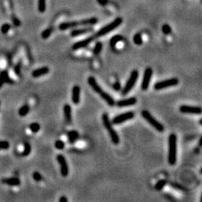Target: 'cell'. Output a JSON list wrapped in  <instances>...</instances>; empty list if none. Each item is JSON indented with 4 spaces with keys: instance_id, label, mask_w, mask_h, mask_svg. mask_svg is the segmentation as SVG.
Masks as SVG:
<instances>
[{
    "instance_id": "cell-1",
    "label": "cell",
    "mask_w": 202,
    "mask_h": 202,
    "mask_svg": "<svg viewBox=\"0 0 202 202\" xmlns=\"http://www.w3.org/2000/svg\"><path fill=\"white\" fill-rule=\"evenodd\" d=\"M98 22V20L96 17H91L89 19H84L81 20H75V21H70V22L62 23L59 25V29L62 31L67 30L68 28H74L79 26H89L94 25Z\"/></svg>"
},
{
    "instance_id": "cell-2",
    "label": "cell",
    "mask_w": 202,
    "mask_h": 202,
    "mask_svg": "<svg viewBox=\"0 0 202 202\" xmlns=\"http://www.w3.org/2000/svg\"><path fill=\"white\" fill-rule=\"evenodd\" d=\"M168 161L170 165H173L177 161V135L172 133L169 138V157Z\"/></svg>"
},
{
    "instance_id": "cell-3",
    "label": "cell",
    "mask_w": 202,
    "mask_h": 202,
    "mask_svg": "<svg viewBox=\"0 0 202 202\" xmlns=\"http://www.w3.org/2000/svg\"><path fill=\"white\" fill-rule=\"evenodd\" d=\"M102 120L103 123V125L105 127V128L106 129L108 133L109 134V136H110V139L112 140V143L115 144V145H118L119 142H120V139H119V136L118 135V133H116V131L114 130L113 127H112V123L110 122L109 118V115L107 113H103L102 115Z\"/></svg>"
},
{
    "instance_id": "cell-4",
    "label": "cell",
    "mask_w": 202,
    "mask_h": 202,
    "mask_svg": "<svg viewBox=\"0 0 202 202\" xmlns=\"http://www.w3.org/2000/svg\"><path fill=\"white\" fill-rule=\"evenodd\" d=\"M123 22V20L120 17H118V18L115 19V20H113L112 22H111L110 23L107 24L106 26H103V28H101L95 35H94V37L97 38H100V37H103L104 35H106V34L109 33L112 31L115 30V28L118 27L120 24L122 23Z\"/></svg>"
},
{
    "instance_id": "cell-5",
    "label": "cell",
    "mask_w": 202,
    "mask_h": 202,
    "mask_svg": "<svg viewBox=\"0 0 202 202\" xmlns=\"http://www.w3.org/2000/svg\"><path fill=\"white\" fill-rule=\"evenodd\" d=\"M142 117L144 118V119L150 124V126H152L154 129H156L158 132L162 133L164 131V127L161 123L158 121L157 120H156L154 117L152 116V115L147 110H143L141 113Z\"/></svg>"
},
{
    "instance_id": "cell-6",
    "label": "cell",
    "mask_w": 202,
    "mask_h": 202,
    "mask_svg": "<svg viewBox=\"0 0 202 202\" xmlns=\"http://www.w3.org/2000/svg\"><path fill=\"white\" fill-rule=\"evenodd\" d=\"M138 77H139V72H138V70H133L130 74V77L127 83L124 85V88L122 90V94L123 95H127V94L132 90L133 88L134 87V85H135V82H137Z\"/></svg>"
},
{
    "instance_id": "cell-7",
    "label": "cell",
    "mask_w": 202,
    "mask_h": 202,
    "mask_svg": "<svg viewBox=\"0 0 202 202\" xmlns=\"http://www.w3.org/2000/svg\"><path fill=\"white\" fill-rule=\"evenodd\" d=\"M179 80L177 78H172L169 79H165V80L160 81V82H158L157 83H155L154 85V89L157 91L159 90H162V89H165L166 88L172 87V86H176V85H178Z\"/></svg>"
},
{
    "instance_id": "cell-8",
    "label": "cell",
    "mask_w": 202,
    "mask_h": 202,
    "mask_svg": "<svg viewBox=\"0 0 202 202\" xmlns=\"http://www.w3.org/2000/svg\"><path fill=\"white\" fill-rule=\"evenodd\" d=\"M135 116V114H134L133 112H127L125 113L120 114V115H117L115 116L112 120V124H120L124 122L127 121L129 120H131L133 119Z\"/></svg>"
},
{
    "instance_id": "cell-9",
    "label": "cell",
    "mask_w": 202,
    "mask_h": 202,
    "mask_svg": "<svg viewBox=\"0 0 202 202\" xmlns=\"http://www.w3.org/2000/svg\"><path fill=\"white\" fill-rule=\"evenodd\" d=\"M152 74L153 70L150 67H147L145 70L143 79H142V85H141V88H142V89L143 91H146L148 89L150 80H151V77H152Z\"/></svg>"
},
{
    "instance_id": "cell-10",
    "label": "cell",
    "mask_w": 202,
    "mask_h": 202,
    "mask_svg": "<svg viewBox=\"0 0 202 202\" xmlns=\"http://www.w3.org/2000/svg\"><path fill=\"white\" fill-rule=\"evenodd\" d=\"M56 159L57 162H59V165H61V174H62V175L63 177H67L68 175L69 169L65 157L62 154H59L56 157Z\"/></svg>"
},
{
    "instance_id": "cell-11",
    "label": "cell",
    "mask_w": 202,
    "mask_h": 202,
    "mask_svg": "<svg viewBox=\"0 0 202 202\" xmlns=\"http://www.w3.org/2000/svg\"><path fill=\"white\" fill-rule=\"evenodd\" d=\"M179 110L184 114H189V115H201V109L198 106L182 105L180 106Z\"/></svg>"
},
{
    "instance_id": "cell-12",
    "label": "cell",
    "mask_w": 202,
    "mask_h": 202,
    "mask_svg": "<svg viewBox=\"0 0 202 202\" xmlns=\"http://www.w3.org/2000/svg\"><path fill=\"white\" fill-rule=\"evenodd\" d=\"M94 38H95L94 37V36H91V37H89L87 38L84 39V40H79V41L77 42V43H75V44L73 45L72 49L74 50H80V49L85 48V47H87L89 44H90Z\"/></svg>"
},
{
    "instance_id": "cell-13",
    "label": "cell",
    "mask_w": 202,
    "mask_h": 202,
    "mask_svg": "<svg viewBox=\"0 0 202 202\" xmlns=\"http://www.w3.org/2000/svg\"><path fill=\"white\" fill-rule=\"evenodd\" d=\"M137 103V99L135 97H130V98L124 99V100H118L117 103H116V105L118 106L120 108L122 107H127L130 106H133L135 105Z\"/></svg>"
},
{
    "instance_id": "cell-14",
    "label": "cell",
    "mask_w": 202,
    "mask_h": 202,
    "mask_svg": "<svg viewBox=\"0 0 202 202\" xmlns=\"http://www.w3.org/2000/svg\"><path fill=\"white\" fill-rule=\"evenodd\" d=\"M1 182L11 186H18L20 185V180L17 177H4L1 180Z\"/></svg>"
},
{
    "instance_id": "cell-15",
    "label": "cell",
    "mask_w": 202,
    "mask_h": 202,
    "mask_svg": "<svg viewBox=\"0 0 202 202\" xmlns=\"http://www.w3.org/2000/svg\"><path fill=\"white\" fill-rule=\"evenodd\" d=\"M72 101L74 104H78L80 101V87L75 85L72 89Z\"/></svg>"
},
{
    "instance_id": "cell-16",
    "label": "cell",
    "mask_w": 202,
    "mask_h": 202,
    "mask_svg": "<svg viewBox=\"0 0 202 202\" xmlns=\"http://www.w3.org/2000/svg\"><path fill=\"white\" fill-rule=\"evenodd\" d=\"M88 83H89V85L92 88V89H93L96 93L98 94L103 91L102 88L100 87V85H99L98 82H97V80H96V79L94 78V77H89V78H88Z\"/></svg>"
},
{
    "instance_id": "cell-17",
    "label": "cell",
    "mask_w": 202,
    "mask_h": 202,
    "mask_svg": "<svg viewBox=\"0 0 202 202\" xmlns=\"http://www.w3.org/2000/svg\"><path fill=\"white\" fill-rule=\"evenodd\" d=\"M49 72H50V69L48 67H41L34 70L32 73V76L34 78H38V77L49 74Z\"/></svg>"
},
{
    "instance_id": "cell-18",
    "label": "cell",
    "mask_w": 202,
    "mask_h": 202,
    "mask_svg": "<svg viewBox=\"0 0 202 202\" xmlns=\"http://www.w3.org/2000/svg\"><path fill=\"white\" fill-rule=\"evenodd\" d=\"M63 112H64V116L65 118L66 121L70 124L72 121V109L71 107L69 104H65L63 106Z\"/></svg>"
},
{
    "instance_id": "cell-19",
    "label": "cell",
    "mask_w": 202,
    "mask_h": 202,
    "mask_svg": "<svg viewBox=\"0 0 202 202\" xmlns=\"http://www.w3.org/2000/svg\"><path fill=\"white\" fill-rule=\"evenodd\" d=\"M99 95L101 97V98H102L103 100H105L109 106H113L115 105V100H114V99L112 98V97H111V96L109 95V94L106 93V92L102 91L99 94Z\"/></svg>"
},
{
    "instance_id": "cell-20",
    "label": "cell",
    "mask_w": 202,
    "mask_h": 202,
    "mask_svg": "<svg viewBox=\"0 0 202 202\" xmlns=\"http://www.w3.org/2000/svg\"><path fill=\"white\" fill-rule=\"evenodd\" d=\"M93 31L92 28H78V29H74L70 32V35L72 37H77V36H80V35H84V34L89 33Z\"/></svg>"
},
{
    "instance_id": "cell-21",
    "label": "cell",
    "mask_w": 202,
    "mask_h": 202,
    "mask_svg": "<svg viewBox=\"0 0 202 202\" xmlns=\"http://www.w3.org/2000/svg\"><path fill=\"white\" fill-rule=\"evenodd\" d=\"M0 79H1L4 83L11 84V85H13V84L14 83L13 79L9 77V73H8L7 70H3V71H2L0 73Z\"/></svg>"
},
{
    "instance_id": "cell-22",
    "label": "cell",
    "mask_w": 202,
    "mask_h": 202,
    "mask_svg": "<svg viewBox=\"0 0 202 202\" xmlns=\"http://www.w3.org/2000/svg\"><path fill=\"white\" fill-rule=\"evenodd\" d=\"M69 143L74 144L79 139V133L76 130H71L67 133Z\"/></svg>"
},
{
    "instance_id": "cell-23",
    "label": "cell",
    "mask_w": 202,
    "mask_h": 202,
    "mask_svg": "<svg viewBox=\"0 0 202 202\" xmlns=\"http://www.w3.org/2000/svg\"><path fill=\"white\" fill-rule=\"evenodd\" d=\"M29 110H30L29 106L27 105V104H25V105L20 107V109H19L18 111V114L21 117H24V116L27 115V114L28 113Z\"/></svg>"
},
{
    "instance_id": "cell-24",
    "label": "cell",
    "mask_w": 202,
    "mask_h": 202,
    "mask_svg": "<svg viewBox=\"0 0 202 202\" xmlns=\"http://www.w3.org/2000/svg\"><path fill=\"white\" fill-rule=\"evenodd\" d=\"M31 151H32V147H31L30 144L28 142H25L24 143V149L21 153V155L23 157H27L30 154Z\"/></svg>"
},
{
    "instance_id": "cell-25",
    "label": "cell",
    "mask_w": 202,
    "mask_h": 202,
    "mask_svg": "<svg viewBox=\"0 0 202 202\" xmlns=\"http://www.w3.org/2000/svg\"><path fill=\"white\" fill-rule=\"evenodd\" d=\"M122 39H123V38H122L121 35H115V36H114V37L112 38V39H111L110 40V45L111 47H115V45L117 44L118 42L120 41V40H122Z\"/></svg>"
},
{
    "instance_id": "cell-26",
    "label": "cell",
    "mask_w": 202,
    "mask_h": 202,
    "mask_svg": "<svg viewBox=\"0 0 202 202\" xmlns=\"http://www.w3.org/2000/svg\"><path fill=\"white\" fill-rule=\"evenodd\" d=\"M29 129H30V130L32 131V133H38L40 130V126L38 123H37V122H34V123H32V124L29 125Z\"/></svg>"
},
{
    "instance_id": "cell-27",
    "label": "cell",
    "mask_w": 202,
    "mask_h": 202,
    "mask_svg": "<svg viewBox=\"0 0 202 202\" xmlns=\"http://www.w3.org/2000/svg\"><path fill=\"white\" fill-rule=\"evenodd\" d=\"M133 42H134V44H136V45H139V46L142 45V42H143L142 41V35H141L139 33L135 34L133 37Z\"/></svg>"
},
{
    "instance_id": "cell-28",
    "label": "cell",
    "mask_w": 202,
    "mask_h": 202,
    "mask_svg": "<svg viewBox=\"0 0 202 202\" xmlns=\"http://www.w3.org/2000/svg\"><path fill=\"white\" fill-rule=\"evenodd\" d=\"M46 10V0H38V11L44 13Z\"/></svg>"
},
{
    "instance_id": "cell-29",
    "label": "cell",
    "mask_w": 202,
    "mask_h": 202,
    "mask_svg": "<svg viewBox=\"0 0 202 202\" xmlns=\"http://www.w3.org/2000/svg\"><path fill=\"white\" fill-rule=\"evenodd\" d=\"M166 185V180H159L157 184L155 185V189L157 190H161L163 189V187Z\"/></svg>"
},
{
    "instance_id": "cell-30",
    "label": "cell",
    "mask_w": 202,
    "mask_h": 202,
    "mask_svg": "<svg viewBox=\"0 0 202 202\" xmlns=\"http://www.w3.org/2000/svg\"><path fill=\"white\" fill-rule=\"evenodd\" d=\"M102 47H103L102 43L97 42V44H95V47H94V50H93L94 54V55H98V54L100 52V51L102 50Z\"/></svg>"
},
{
    "instance_id": "cell-31",
    "label": "cell",
    "mask_w": 202,
    "mask_h": 202,
    "mask_svg": "<svg viewBox=\"0 0 202 202\" xmlns=\"http://www.w3.org/2000/svg\"><path fill=\"white\" fill-rule=\"evenodd\" d=\"M10 147V143L8 141H0V150H8Z\"/></svg>"
},
{
    "instance_id": "cell-32",
    "label": "cell",
    "mask_w": 202,
    "mask_h": 202,
    "mask_svg": "<svg viewBox=\"0 0 202 202\" xmlns=\"http://www.w3.org/2000/svg\"><path fill=\"white\" fill-rule=\"evenodd\" d=\"M51 33H52V29H51V28H47V29H45L44 32H42V34H41L42 38L43 39L48 38L50 36V35H51Z\"/></svg>"
},
{
    "instance_id": "cell-33",
    "label": "cell",
    "mask_w": 202,
    "mask_h": 202,
    "mask_svg": "<svg viewBox=\"0 0 202 202\" xmlns=\"http://www.w3.org/2000/svg\"><path fill=\"white\" fill-rule=\"evenodd\" d=\"M64 146H65V144L62 140H57L55 143V148L58 149V150H62L64 147Z\"/></svg>"
},
{
    "instance_id": "cell-34",
    "label": "cell",
    "mask_w": 202,
    "mask_h": 202,
    "mask_svg": "<svg viewBox=\"0 0 202 202\" xmlns=\"http://www.w3.org/2000/svg\"><path fill=\"white\" fill-rule=\"evenodd\" d=\"M32 177H33L34 180H35V181H37V182H40V181H41L42 180V175L38 172H33V174H32Z\"/></svg>"
},
{
    "instance_id": "cell-35",
    "label": "cell",
    "mask_w": 202,
    "mask_h": 202,
    "mask_svg": "<svg viewBox=\"0 0 202 202\" xmlns=\"http://www.w3.org/2000/svg\"><path fill=\"white\" fill-rule=\"evenodd\" d=\"M11 26L9 23H5L4 25H2V28H1V32L2 34H6L9 32V31L10 30Z\"/></svg>"
},
{
    "instance_id": "cell-36",
    "label": "cell",
    "mask_w": 202,
    "mask_h": 202,
    "mask_svg": "<svg viewBox=\"0 0 202 202\" xmlns=\"http://www.w3.org/2000/svg\"><path fill=\"white\" fill-rule=\"evenodd\" d=\"M162 31L165 35H168V34L170 33L172 30H171V27L169 25H167V24H165V25H164L162 26Z\"/></svg>"
},
{
    "instance_id": "cell-37",
    "label": "cell",
    "mask_w": 202,
    "mask_h": 202,
    "mask_svg": "<svg viewBox=\"0 0 202 202\" xmlns=\"http://www.w3.org/2000/svg\"><path fill=\"white\" fill-rule=\"evenodd\" d=\"M20 70H21V63L18 62L17 65L14 67V71H15V74L17 75L20 76Z\"/></svg>"
},
{
    "instance_id": "cell-38",
    "label": "cell",
    "mask_w": 202,
    "mask_h": 202,
    "mask_svg": "<svg viewBox=\"0 0 202 202\" xmlns=\"http://www.w3.org/2000/svg\"><path fill=\"white\" fill-rule=\"evenodd\" d=\"M113 89H114V90L115 91H119L120 90V82H115V83L113 84Z\"/></svg>"
},
{
    "instance_id": "cell-39",
    "label": "cell",
    "mask_w": 202,
    "mask_h": 202,
    "mask_svg": "<svg viewBox=\"0 0 202 202\" xmlns=\"http://www.w3.org/2000/svg\"><path fill=\"white\" fill-rule=\"evenodd\" d=\"M12 21H13L15 26H20V21L16 17H12Z\"/></svg>"
},
{
    "instance_id": "cell-40",
    "label": "cell",
    "mask_w": 202,
    "mask_h": 202,
    "mask_svg": "<svg viewBox=\"0 0 202 202\" xmlns=\"http://www.w3.org/2000/svg\"><path fill=\"white\" fill-rule=\"evenodd\" d=\"M59 202H67V198L64 197V196H62L59 198Z\"/></svg>"
},
{
    "instance_id": "cell-41",
    "label": "cell",
    "mask_w": 202,
    "mask_h": 202,
    "mask_svg": "<svg viewBox=\"0 0 202 202\" xmlns=\"http://www.w3.org/2000/svg\"><path fill=\"white\" fill-rule=\"evenodd\" d=\"M97 2L101 5H106L107 2V0H97Z\"/></svg>"
},
{
    "instance_id": "cell-42",
    "label": "cell",
    "mask_w": 202,
    "mask_h": 202,
    "mask_svg": "<svg viewBox=\"0 0 202 202\" xmlns=\"http://www.w3.org/2000/svg\"><path fill=\"white\" fill-rule=\"evenodd\" d=\"M4 84H5V83H4V82H2V81L1 80V79H0V89H1V88L2 87V85H3Z\"/></svg>"
},
{
    "instance_id": "cell-43",
    "label": "cell",
    "mask_w": 202,
    "mask_h": 202,
    "mask_svg": "<svg viewBox=\"0 0 202 202\" xmlns=\"http://www.w3.org/2000/svg\"><path fill=\"white\" fill-rule=\"evenodd\" d=\"M199 145H201V138H200V140H199Z\"/></svg>"
},
{
    "instance_id": "cell-44",
    "label": "cell",
    "mask_w": 202,
    "mask_h": 202,
    "mask_svg": "<svg viewBox=\"0 0 202 202\" xmlns=\"http://www.w3.org/2000/svg\"><path fill=\"white\" fill-rule=\"evenodd\" d=\"M0 104H1V103H0Z\"/></svg>"
}]
</instances>
